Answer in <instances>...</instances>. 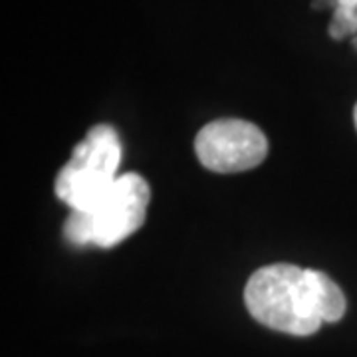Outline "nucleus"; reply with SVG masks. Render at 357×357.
Instances as JSON below:
<instances>
[{"label":"nucleus","instance_id":"1","mask_svg":"<svg viewBox=\"0 0 357 357\" xmlns=\"http://www.w3.org/2000/svg\"><path fill=\"white\" fill-rule=\"evenodd\" d=\"M244 302L258 324L300 337L340 321L347 307L342 288L328 274L294 264L256 270L246 282Z\"/></svg>","mask_w":357,"mask_h":357},{"label":"nucleus","instance_id":"2","mask_svg":"<svg viewBox=\"0 0 357 357\" xmlns=\"http://www.w3.org/2000/svg\"><path fill=\"white\" fill-rule=\"evenodd\" d=\"M149 201L147 181L137 173H123L88 211H70L64 222L66 241L74 246L96 244L100 248L123 243L145 222Z\"/></svg>","mask_w":357,"mask_h":357},{"label":"nucleus","instance_id":"3","mask_svg":"<svg viewBox=\"0 0 357 357\" xmlns=\"http://www.w3.org/2000/svg\"><path fill=\"white\" fill-rule=\"evenodd\" d=\"M121 165V141L112 126H93L79 141L58 177L56 197L70 211H88L115 181Z\"/></svg>","mask_w":357,"mask_h":357},{"label":"nucleus","instance_id":"4","mask_svg":"<svg viewBox=\"0 0 357 357\" xmlns=\"http://www.w3.org/2000/svg\"><path fill=\"white\" fill-rule=\"evenodd\" d=\"M199 161L215 173H243L258 167L268 155V139L262 129L244 119H217L206 123L197 139Z\"/></svg>","mask_w":357,"mask_h":357},{"label":"nucleus","instance_id":"5","mask_svg":"<svg viewBox=\"0 0 357 357\" xmlns=\"http://www.w3.org/2000/svg\"><path fill=\"white\" fill-rule=\"evenodd\" d=\"M354 119H356V128H357V105H356V109H354Z\"/></svg>","mask_w":357,"mask_h":357}]
</instances>
